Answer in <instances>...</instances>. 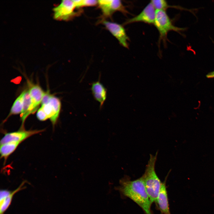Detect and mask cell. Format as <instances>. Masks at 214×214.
I'll list each match as a JSON object with an SVG mask.
<instances>
[{
	"label": "cell",
	"instance_id": "d6986e66",
	"mask_svg": "<svg viewBox=\"0 0 214 214\" xmlns=\"http://www.w3.org/2000/svg\"><path fill=\"white\" fill-rule=\"evenodd\" d=\"M36 116L37 119L41 121H44L48 119L45 113L41 107L38 110Z\"/></svg>",
	"mask_w": 214,
	"mask_h": 214
},
{
	"label": "cell",
	"instance_id": "5b68a950",
	"mask_svg": "<svg viewBox=\"0 0 214 214\" xmlns=\"http://www.w3.org/2000/svg\"><path fill=\"white\" fill-rule=\"evenodd\" d=\"M103 24L123 47L129 48V38L124 27L118 23L104 20Z\"/></svg>",
	"mask_w": 214,
	"mask_h": 214
},
{
	"label": "cell",
	"instance_id": "7c38bea8",
	"mask_svg": "<svg viewBox=\"0 0 214 214\" xmlns=\"http://www.w3.org/2000/svg\"><path fill=\"white\" fill-rule=\"evenodd\" d=\"M91 90L95 99L100 103V107L103 105L106 98L107 90L99 81L93 82Z\"/></svg>",
	"mask_w": 214,
	"mask_h": 214
},
{
	"label": "cell",
	"instance_id": "9a60e30c",
	"mask_svg": "<svg viewBox=\"0 0 214 214\" xmlns=\"http://www.w3.org/2000/svg\"><path fill=\"white\" fill-rule=\"evenodd\" d=\"M21 143L20 142L12 141L0 145L1 158H4V162Z\"/></svg>",
	"mask_w": 214,
	"mask_h": 214
},
{
	"label": "cell",
	"instance_id": "8992f818",
	"mask_svg": "<svg viewBox=\"0 0 214 214\" xmlns=\"http://www.w3.org/2000/svg\"><path fill=\"white\" fill-rule=\"evenodd\" d=\"M156 10L150 1L137 15L127 20L124 25L136 22H143L149 24H154Z\"/></svg>",
	"mask_w": 214,
	"mask_h": 214
},
{
	"label": "cell",
	"instance_id": "5bb4252c",
	"mask_svg": "<svg viewBox=\"0 0 214 214\" xmlns=\"http://www.w3.org/2000/svg\"><path fill=\"white\" fill-rule=\"evenodd\" d=\"M25 183V181H23L17 189L11 191L7 196L0 199V214H4L9 207L14 195L16 193L25 188V187L23 186Z\"/></svg>",
	"mask_w": 214,
	"mask_h": 214
},
{
	"label": "cell",
	"instance_id": "30bf717a",
	"mask_svg": "<svg viewBox=\"0 0 214 214\" xmlns=\"http://www.w3.org/2000/svg\"><path fill=\"white\" fill-rule=\"evenodd\" d=\"M168 175L164 181L162 182L157 199V203L161 212L163 214H171L166 185Z\"/></svg>",
	"mask_w": 214,
	"mask_h": 214
},
{
	"label": "cell",
	"instance_id": "7a4b0ae2",
	"mask_svg": "<svg viewBox=\"0 0 214 214\" xmlns=\"http://www.w3.org/2000/svg\"><path fill=\"white\" fill-rule=\"evenodd\" d=\"M158 152L155 155L150 154L144 174L141 176L146 191L152 203H157L158 195L162 182L155 170V165Z\"/></svg>",
	"mask_w": 214,
	"mask_h": 214
},
{
	"label": "cell",
	"instance_id": "ffe728a7",
	"mask_svg": "<svg viewBox=\"0 0 214 214\" xmlns=\"http://www.w3.org/2000/svg\"><path fill=\"white\" fill-rule=\"evenodd\" d=\"M52 96V95L50 94L49 91L45 92L41 102V105L48 103Z\"/></svg>",
	"mask_w": 214,
	"mask_h": 214
},
{
	"label": "cell",
	"instance_id": "6da1fadb",
	"mask_svg": "<svg viewBox=\"0 0 214 214\" xmlns=\"http://www.w3.org/2000/svg\"><path fill=\"white\" fill-rule=\"evenodd\" d=\"M120 184L118 188L122 194L136 203L146 214H152L151 210L152 203L141 177L133 180L128 177L123 178L120 180Z\"/></svg>",
	"mask_w": 214,
	"mask_h": 214
},
{
	"label": "cell",
	"instance_id": "8fae6325",
	"mask_svg": "<svg viewBox=\"0 0 214 214\" xmlns=\"http://www.w3.org/2000/svg\"><path fill=\"white\" fill-rule=\"evenodd\" d=\"M23 95V108L21 114L22 125L21 129H23L24 122L27 117L34 111L33 107L32 99L28 90H25L22 93Z\"/></svg>",
	"mask_w": 214,
	"mask_h": 214
},
{
	"label": "cell",
	"instance_id": "2e32d148",
	"mask_svg": "<svg viewBox=\"0 0 214 214\" xmlns=\"http://www.w3.org/2000/svg\"><path fill=\"white\" fill-rule=\"evenodd\" d=\"M23 95L21 93L14 102L10 112L5 120L10 116L21 113L23 108Z\"/></svg>",
	"mask_w": 214,
	"mask_h": 214
},
{
	"label": "cell",
	"instance_id": "3957f363",
	"mask_svg": "<svg viewBox=\"0 0 214 214\" xmlns=\"http://www.w3.org/2000/svg\"><path fill=\"white\" fill-rule=\"evenodd\" d=\"M154 25L158 30L159 33L158 43L163 42L166 46L167 41V34L171 31H174L180 33L185 30V28H180L175 26L173 23L166 11L156 10L155 21Z\"/></svg>",
	"mask_w": 214,
	"mask_h": 214
},
{
	"label": "cell",
	"instance_id": "ac0fdd59",
	"mask_svg": "<svg viewBox=\"0 0 214 214\" xmlns=\"http://www.w3.org/2000/svg\"><path fill=\"white\" fill-rule=\"evenodd\" d=\"M76 8L85 7L92 6L98 4V1L95 0H73Z\"/></svg>",
	"mask_w": 214,
	"mask_h": 214
},
{
	"label": "cell",
	"instance_id": "e0dca14e",
	"mask_svg": "<svg viewBox=\"0 0 214 214\" xmlns=\"http://www.w3.org/2000/svg\"><path fill=\"white\" fill-rule=\"evenodd\" d=\"M155 8L157 10H166L169 8H174L178 9H183L182 7L176 6L169 5L167 2L164 0H153L150 1Z\"/></svg>",
	"mask_w": 214,
	"mask_h": 214
},
{
	"label": "cell",
	"instance_id": "52a82bcc",
	"mask_svg": "<svg viewBox=\"0 0 214 214\" xmlns=\"http://www.w3.org/2000/svg\"><path fill=\"white\" fill-rule=\"evenodd\" d=\"M98 1V4L105 17H109L114 12L118 11L125 15L129 13L120 0H101Z\"/></svg>",
	"mask_w": 214,
	"mask_h": 214
},
{
	"label": "cell",
	"instance_id": "ba28073f",
	"mask_svg": "<svg viewBox=\"0 0 214 214\" xmlns=\"http://www.w3.org/2000/svg\"><path fill=\"white\" fill-rule=\"evenodd\" d=\"M44 129L25 130L20 129L16 131L5 133L0 141V145L12 141L22 142L30 137L44 131Z\"/></svg>",
	"mask_w": 214,
	"mask_h": 214
},
{
	"label": "cell",
	"instance_id": "44dd1931",
	"mask_svg": "<svg viewBox=\"0 0 214 214\" xmlns=\"http://www.w3.org/2000/svg\"><path fill=\"white\" fill-rule=\"evenodd\" d=\"M206 77L207 78H214V71L209 73L206 75Z\"/></svg>",
	"mask_w": 214,
	"mask_h": 214
},
{
	"label": "cell",
	"instance_id": "4fadbf2b",
	"mask_svg": "<svg viewBox=\"0 0 214 214\" xmlns=\"http://www.w3.org/2000/svg\"><path fill=\"white\" fill-rule=\"evenodd\" d=\"M29 91L32 99L33 108L35 112L41 103L45 92L38 85H32Z\"/></svg>",
	"mask_w": 214,
	"mask_h": 214
},
{
	"label": "cell",
	"instance_id": "9c48e42d",
	"mask_svg": "<svg viewBox=\"0 0 214 214\" xmlns=\"http://www.w3.org/2000/svg\"><path fill=\"white\" fill-rule=\"evenodd\" d=\"M61 103L59 98L52 95L47 104L41 105L42 108L53 126L59 117L61 108Z\"/></svg>",
	"mask_w": 214,
	"mask_h": 214
},
{
	"label": "cell",
	"instance_id": "277c9868",
	"mask_svg": "<svg viewBox=\"0 0 214 214\" xmlns=\"http://www.w3.org/2000/svg\"><path fill=\"white\" fill-rule=\"evenodd\" d=\"M76 8L73 0H63L53 8V17L57 20L68 21L79 13L75 11Z\"/></svg>",
	"mask_w": 214,
	"mask_h": 214
}]
</instances>
